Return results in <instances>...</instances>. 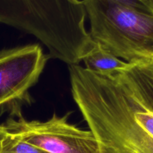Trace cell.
I'll return each mask as SVG.
<instances>
[{"mask_svg": "<svg viewBox=\"0 0 153 153\" xmlns=\"http://www.w3.org/2000/svg\"><path fill=\"white\" fill-rule=\"evenodd\" d=\"M70 79L72 97L100 153H153V137L133 117L120 82L84 67Z\"/></svg>", "mask_w": 153, "mask_h": 153, "instance_id": "obj_1", "label": "cell"}, {"mask_svg": "<svg viewBox=\"0 0 153 153\" xmlns=\"http://www.w3.org/2000/svg\"><path fill=\"white\" fill-rule=\"evenodd\" d=\"M80 0H0V23L34 36L51 58L76 63L91 43Z\"/></svg>", "mask_w": 153, "mask_h": 153, "instance_id": "obj_2", "label": "cell"}, {"mask_svg": "<svg viewBox=\"0 0 153 153\" xmlns=\"http://www.w3.org/2000/svg\"><path fill=\"white\" fill-rule=\"evenodd\" d=\"M82 2L93 42L128 63L153 59V13L111 0H82Z\"/></svg>", "mask_w": 153, "mask_h": 153, "instance_id": "obj_3", "label": "cell"}, {"mask_svg": "<svg viewBox=\"0 0 153 153\" xmlns=\"http://www.w3.org/2000/svg\"><path fill=\"white\" fill-rule=\"evenodd\" d=\"M46 61L38 44L0 51V108L22 116L21 107L32 102L29 89L38 82Z\"/></svg>", "mask_w": 153, "mask_h": 153, "instance_id": "obj_4", "label": "cell"}, {"mask_svg": "<svg viewBox=\"0 0 153 153\" xmlns=\"http://www.w3.org/2000/svg\"><path fill=\"white\" fill-rule=\"evenodd\" d=\"M69 115L55 114L45 122L27 121L20 116L9 119L5 126L9 131L48 153H100L94 134L68 123Z\"/></svg>", "mask_w": 153, "mask_h": 153, "instance_id": "obj_5", "label": "cell"}, {"mask_svg": "<svg viewBox=\"0 0 153 153\" xmlns=\"http://www.w3.org/2000/svg\"><path fill=\"white\" fill-rule=\"evenodd\" d=\"M146 110L153 114V59L128 63L124 70L115 76Z\"/></svg>", "mask_w": 153, "mask_h": 153, "instance_id": "obj_6", "label": "cell"}, {"mask_svg": "<svg viewBox=\"0 0 153 153\" xmlns=\"http://www.w3.org/2000/svg\"><path fill=\"white\" fill-rule=\"evenodd\" d=\"M85 68L102 76H113L121 73L128 63L109 53L94 42L92 49L83 57Z\"/></svg>", "mask_w": 153, "mask_h": 153, "instance_id": "obj_7", "label": "cell"}, {"mask_svg": "<svg viewBox=\"0 0 153 153\" xmlns=\"http://www.w3.org/2000/svg\"><path fill=\"white\" fill-rule=\"evenodd\" d=\"M1 153H48L9 131L2 143Z\"/></svg>", "mask_w": 153, "mask_h": 153, "instance_id": "obj_8", "label": "cell"}, {"mask_svg": "<svg viewBox=\"0 0 153 153\" xmlns=\"http://www.w3.org/2000/svg\"><path fill=\"white\" fill-rule=\"evenodd\" d=\"M111 1L140 11L153 13V0H111Z\"/></svg>", "mask_w": 153, "mask_h": 153, "instance_id": "obj_9", "label": "cell"}, {"mask_svg": "<svg viewBox=\"0 0 153 153\" xmlns=\"http://www.w3.org/2000/svg\"><path fill=\"white\" fill-rule=\"evenodd\" d=\"M8 133V129L5 125H0V153H1L2 143L5 136Z\"/></svg>", "mask_w": 153, "mask_h": 153, "instance_id": "obj_10", "label": "cell"}]
</instances>
